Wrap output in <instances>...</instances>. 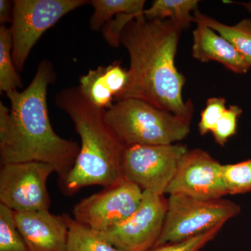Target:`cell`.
<instances>
[{
    "label": "cell",
    "mask_w": 251,
    "mask_h": 251,
    "mask_svg": "<svg viewBox=\"0 0 251 251\" xmlns=\"http://www.w3.org/2000/svg\"><path fill=\"white\" fill-rule=\"evenodd\" d=\"M194 23L204 25L226 38L251 66V19H243L234 25H227L200 12L193 13Z\"/></svg>",
    "instance_id": "cell-15"
},
{
    "label": "cell",
    "mask_w": 251,
    "mask_h": 251,
    "mask_svg": "<svg viewBox=\"0 0 251 251\" xmlns=\"http://www.w3.org/2000/svg\"><path fill=\"white\" fill-rule=\"evenodd\" d=\"M242 109L236 105H229L211 132L216 143L224 146L229 138L237 133L238 120Z\"/></svg>",
    "instance_id": "cell-22"
},
{
    "label": "cell",
    "mask_w": 251,
    "mask_h": 251,
    "mask_svg": "<svg viewBox=\"0 0 251 251\" xmlns=\"http://www.w3.org/2000/svg\"><path fill=\"white\" fill-rule=\"evenodd\" d=\"M137 16L132 14H119L104 25L102 32L105 40L112 48L120 47V37L126 25Z\"/></svg>",
    "instance_id": "cell-25"
},
{
    "label": "cell",
    "mask_w": 251,
    "mask_h": 251,
    "mask_svg": "<svg viewBox=\"0 0 251 251\" xmlns=\"http://www.w3.org/2000/svg\"><path fill=\"white\" fill-rule=\"evenodd\" d=\"M52 173L50 165L41 162L1 165L0 203L14 212L49 210L47 181Z\"/></svg>",
    "instance_id": "cell-8"
},
{
    "label": "cell",
    "mask_w": 251,
    "mask_h": 251,
    "mask_svg": "<svg viewBox=\"0 0 251 251\" xmlns=\"http://www.w3.org/2000/svg\"><path fill=\"white\" fill-rule=\"evenodd\" d=\"M224 225L221 224L214 228L179 242L168 243L158 246L149 251H201L208 243L216 237Z\"/></svg>",
    "instance_id": "cell-23"
},
{
    "label": "cell",
    "mask_w": 251,
    "mask_h": 251,
    "mask_svg": "<svg viewBox=\"0 0 251 251\" xmlns=\"http://www.w3.org/2000/svg\"><path fill=\"white\" fill-rule=\"evenodd\" d=\"M222 166L204 150H188L166 194L178 193L202 201L221 199L227 195Z\"/></svg>",
    "instance_id": "cell-11"
},
{
    "label": "cell",
    "mask_w": 251,
    "mask_h": 251,
    "mask_svg": "<svg viewBox=\"0 0 251 251\" xmlns=\"http://www.w3.org/2000/svg\"><path fill=\"white\" fill-rule=\"evenodd\" d=\"M222 175L227 195L251 192V158L222 166Z\"/></svg>",
    "instance_id": "cell-21"
},
{
    "label": "cell",
    "mask_w": 251,
    "mask_h": 251,
    "mask_svg": "<svg viewBox=\"0 0 251 251\" xmlns=\"http://www.w3.org/2000/svg\"><path fill=\"white\" fill-rule=\"evenodd\" d=\"M143 193L141 188L124 179L77 203L73 211L74 219L94 230L104 232L133 215L139 207Z\"/></svg>",
    "instance_id": "cell-9"
},
{
    "label": "cell",
    "mask_w": 251,
    "mask_h": 251,
    "mask_svg": "<svg viewBox=\"0 0 251 251\" xmlns=\"http://www.w3.org/2000/svg\"><path fill=\"white\" fill-rule=\"evenodd\" d=\"M15 222L28 251H67L69 227L65 214L49 210L14 212Z\"/></svg>",
    "instance_id": "cell-12"
},
{
    "label": "cell",
    "mask_w": 251,
    "mask_h": 251,
    "mask_svg": "<svg viewBox=\"0 0 251 251\" xmlns=\"http://www.w3.org/2000/svg\"><path fill=\"white\" fill-rule=\"evenodd\" d=\"M69 232L67 251H120L98 231L80 224L65 214Z\"/></svg>",
    "instance_id": "cell-18"
},
{
    "label": "cell",
    "mask_w": 251,
    "mask_h": 251,
    "mask_svg": "<svg viewBox=\"0 0 251 251\" xmlns=\"http://www.w3.org/2000/svg\"><path fill=\"white\" fill-rule=\"evenodd\" d=\"M129 79L128 69H124L120 62L91 69L80 78L78 88L91 103L102 110H108L112 101L122 91Z\"/></svg>",
    "instance_id": "cell-13"
},
{
    "label": "cell",
    "mask_w": 251,
    "mask_h": 251,
    "mask_svg": "<svg viewBox=\"0 0 251 251\" xmlns=\"http://www.w3.org/2000/svg\"><path fill=\"white\" fill-rule=\"evenodd\" d=\"M87 0H15L11 26L15 67L22 72L33 47L48 29Z\"/></svg>",
    "instance_id": "cell-6"
},
{
    "label": "cell",
    "mask_w": 251,
    "mask_h": 251,
    "mask_svg": "<svg viewBox=\"0 0 251 251\" xmlns=\"http://www.w3.org/2000/svg\"><path fill=\"white\" fill-rule=\"evenodd\" d=\"M198 0H155L144 16L149 19L170 20L181 29H187L194 22L192 12L198 9Z\"/></svg>",
    "instance_id": "cell-16"
},
{
    "label": "cell",
    "mask_w": 251,
    "mask_h": 251,
    "mask_svg": "<svg viewBox=\"0 0 251 251\" xmlns=\"http://www.w3.org/2000/svg\"><path fill=\"white\" fill-rule=\"evenodd\" d=\"M55 105L70 117L80 136L81 147L74 166L59 180L66 196H73L85 186L108 187L125 179L122 162L126 147L115 136L105 120V110L91 103L78 87L57 93Z\"/></svg>",
    "instance_id": "cell-3"
},
{
    "label": "cell",
    "mask_w": 251,
    "mask_h": 251,
    "mask_svg": "<svg viewBox=\"0 0 251 251\" xmlns=\"http://www.w3.org/2000/svg\"><path fill=\"white\" fill-rule=\"evenodd\" d=\"M12 49L10 28L0 26V92L6 94L23 87L19 72L15 67Z\"/></svg>",
    "instance_id": "cell-19"
},
{
    "label": "cell",
    "mask_w": 251,
    "mask_h": 251,
    "mask_svg": "<svg viewBox=\"0 0 251 251\" xmlns=\"http://www.w3.org/2000/svg\"><path fill=\"white\" fill-rule=\"evenodd\" d=\"M192 55L202 62H219L237 74H247L251 67L228 40L201 23L193 32Z\"/></svg>",
    "instance_id": "cell-14"
},
{
    "label": "cell",
    "mask_w": 251,
    "mask_h": 251,
    "mask_svg": "<svg viewBox=\"0 0 251 251\" xmlns=\"http://www.w3.org/2000/svg\"><path fill=\"white\" fill-rule=\"evenodd\" d=\"M0 251H28L18 230L14 211L0 203Z\"/></svg>",
    "instance_id": "cell-20"
},
{
    "label": "cell",
    "mask_w": 251,
    "mask_h": 251,
    "mask_svg": "<svg viewBox=\"0 0 251 251\" xmlns=\"http://www.w3.org/2000/svg\"><path fill=\"white\" fill-rule=\"evenodd\" d=\"M227 108L226 99L212 97L208 99L205 108L201 112V121L198 124L200 134L204 135L211 133Z\"/></svg>",
    "instance_id": "cell-24"
},
{
    "label": "cell",
    "mask_w": 251,
    "mask_h": 251,
    "mask_svg": "<svg viewBox=\"0 0 251 251\" xmlns=\"http://www.w3.org/2000/svg\"><path fill=\"white\" fill-rule=\"evenodd\" d=\"M112 133L126 148L171 145L185 139L191 122L138 99L116 101L105 111Z\"/></svg>",
    "instance_id": "cell-4"
},
{
    "label": "cell",
    "mask_w": 251,
    "mask_h": 251,
    "mask_svg": "<svg viewBox=\"0 0 251 251\" xmlns=\"http://www.w3.org/2000/svg\"><path fill=\"white\" fill-rule=\"evenodd\" d=\"M163 230L155 247L181 242L225 225L239 215L241 207L227 200L202 201L182 194L169 195Z\"/></svg>",
    "instance_id": "cell-5"
},
{
    "label": "cell",
    "mask_w": 251,
    "mask_h": 251,
    "mask_svg": "<svg viewBox=\"0 0 251 251\" xmlns=\"http://www.w3.org/2000/svg\"><path fill=\"white\" fill-rule=\"evenodd\" d=\"M182 31L170 20L149 19L144 14L126 25L120 44L129 55V79L115 101L140 99L191 121L193 103L183 99L186 79L175 64Z\"/></svg>",
    "instance_id": "cell-1"
},
{
    "label": "cell",
    "mask_w": 251,
    "mask_h": 251,
    "mask_svg": "<svg viewBox=\"0 0 251 251\" xmlns=\"http://www.w3.org/2000/svg\"><path fill=\"white\" fill-rule=\"evenodd\" d=\"M55 79L53 65L44 59L25 90L6 93L11 109L7 127L0 132L1 165L47 163L54 168L59 180L72 171L80 147L76 142L59 136L50 122L47 91Z\"/></svg>",
    "instance_id": "cell-2"
},
{
    "label": "cell",
    "mask_w": 251,
    "mask_h": 251,
    "mask_svg": "<svg viewBox=\"0 0 251 251\" xmlns=\"http://www.w3.org/2000/svg\"><path fill=\"white\" fill-rule=\"evenodd\" d=\"M14 4L9 0H0V23L1 25L5 23L12 22Z\"/></svg>",
    "instance_id": "cell-26"
},
{
    "label": "cell",
    "mask_w": 251,
    "mask_h": 251,
    "mask_svg": "<svg viewBox=\"0 0 251 251\" xmlns=\"http://www.w3.org/2000/svg\"><path fill=\"white\" fill-rule=\"evenodd\" d=\"M188 150L185 145L176 143L126 148L124 178L143 191L164 196Z\"/></svg>",
    "instance_id": "cell-7"
},
{
    "label": "cell",
    "mask_w": 251,
    "mask_h": 251,
    "mask_svg": "<svg viewBox=\"0 0 251 251\" xmlns=\"http://www.w3.org/2000/svg\"><path fill=\"white\" fill-rule=\"evenodd\" d=\"M145 0H92L90 1L94 12L90 20L92 31L102 29L104 25L119 14H143Z\"/></svg>",
    "instance_id": "cell-17"
},
{
    "label": "cell",
    "mask_w": 251,
    "mask_h": 251,
    "mask_svg": "<svg viewBox=\"0 0 251 251\" xmlns=\"http://www.w3.org/2000/svg\"><path fill=\"white\" fill-rule=\"evenodd\" d=\"M168 201L163 196L143 191L138 209L128 219L100 232L120 251H149L155 247L166 219Z\"/></svg>",
    "instance_id": "cell-10"
}]
</instances>
